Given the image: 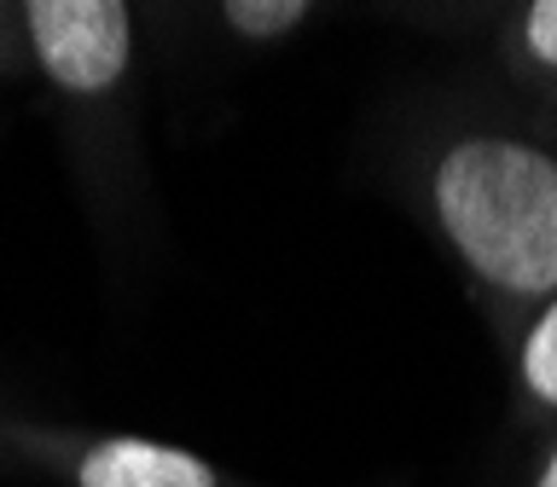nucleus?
Here are the masks:
<instances>
[{"instance_id":"39448f33","label":"nucleus","mask_w":557,"mask_h":487,"mask_svg":"<svg viewBox=\"0 0 557 487\" xmlns=\"http://www.w3.org/2000/svg\"><path fill=\"white\" fill-rule=\"evenodd\" d=\"M308 12H313L308 0H233L221 17L233 35H244V41H278V35H290Z\"/></svg>"},{"instance_id":"f03ea898","label":"nucleus","mask_w":557,"mask_h":487,"mask_svg":"<svg viewBox=\"0 0 557 487\" xmlns=\"http://www.w3.org/2000/svg\"><path fill=\"white\" fill-rule=\"evenodd\" d=\"M24 29L47 82L76 99H99L128 76L134 17L122 0H35L24 7Z\"/></svg>"},{"instance_id":"7ed1b4c3","label":"nucleus","mask_w":557,"mask_h":487,"mask_svg":"<svg viewBox=\"0 0 557 487\" xmlns=\"http://www.w3.org/2000/svg\"><path fill=\"white\" fill-rule=\"evenodd\" d=\"M76 487H221V476L186 447L104 435L76 459Z\"/></svg>"},{"instance_id":"f257e3e1","label":"nucleus","mask_w":557,"mask_h":487,"mask_svg":"<svg viewBox=\"0 0 557 487\" xmlns=\"http://www.w3.org/2000/svg\"><path fill=\"white\" fill-rule=\"evenodd\" d=\"M430 215L482 290L511 308L557 296V151L529 134H459L430 168Z\"/></svg>"},{"instance_id":"0eeeda50","label":"nucleus","mask_w":557,"mask_h":487,"mask_svg":"<svg viewBox=\"0 0 557 487\" xmlns=\"http://www.w3.org/2000/svg\"><path fill=\"white\" fill-rule=\"evenodd\" d=\"M534 487H557V441H552V452H546V464H540Z\"/></svg>"},{"instance_id":"20e7f679","label":"nucleus","mask_w":557,"mask_h":487,"mask_svg":"<svg viewBox=\"0 0 557 487\" xmlns=\"http://www.w3.org/2000/svg\"><path fill=\"white\" fill-rule=\"evenodd\" d=\"M517 377L529 389L534 407L557 412V296L540 302V313L522 330V348H517Z\"/></svg>"},{"instance_id":"423d86ee","label":"nucleus","mask_w":557,"mask_h":487,"mask_svg":"<svg viewBox=\"0 0 557 487\" xmlns=\"http://www.w3.org/2000/svg\"><path fill=\"white\" fill-rule=\"evenodd\" d=\"M517 52L529 59V70L557 82V0H534L517 12Z\"/></svg>"}]
</instances>
